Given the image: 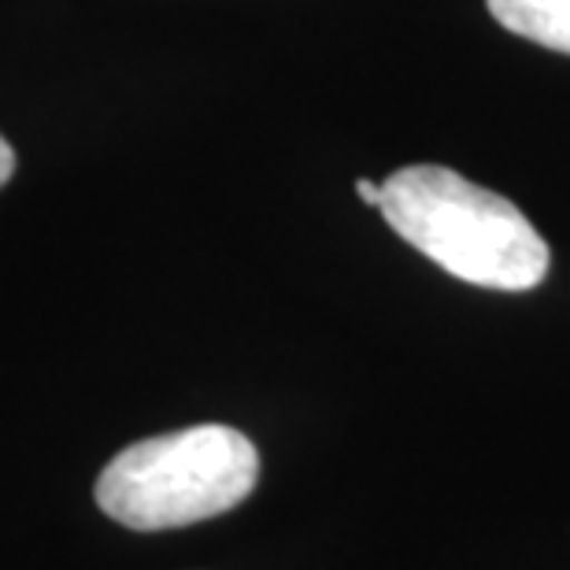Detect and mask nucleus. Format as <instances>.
<instances>
[{"instance_id": "nucleus-1", "label": "nucleus", "mask_w": 570, "mask_h": 570, "mask_svg": "<svg viewBox=\"0 0 570 570\" xmlns=\"http://www.w3.org/2000/svg\"><path fill=\"white\" fill-rule=\"evenodd\" d=\"M379 212L441 271L482 289L527 293L549 275V245L527 215L449 167H401L382 181Z\"/></svg>"}, {"instance_id": "nucleus-2", "label": "nucleus", "mask_w": 570, "mask_h": 570, "mask_svg": "<svg viewBox=\"0 0 570 570\" xmlns=\"http://www.w3.org/2000/svg\"><path fill=\"white\" fill-rule=\"evenodd\" d=\"M256 482V444L242 430L208 423L122 449L97 478V504L119 527L159 533L223 515Z\"/></svg>"}, {"instance_id": "nucleus-3", "label": "nucleus", "mask_w": 570, "mask_h": 570, "mask_svg": "<svg viewBox=\"0 0 570 570\" xmlns=\"http://www.w3.org/2000/svg\"><path fill=\"white\" fill-rule=\"evenodd\" d=\"M504 30L570 56V0H489Z\"/></svg>"}, {"instance_id": "nucleus-4", "label": "nucleus", "mask_w": 570, "mask_h": 570, "mask_svg": "<svg viewBox=\"0 0 570 570\" xmlns=\"http://www.w3.org/2000/svg\"><path fill=\"white\" fill-rule=\"evenodd\" d=\"M11 175H16V153H11V145L0 138V189L8 186Z\"/></svg>"}, {"instance_id": "nucleus-5", "label": "nucleus", "mask_w": 570, "mask_h": 570, "mask_svg": "<svg viewBox=\"0 0 570 570\" xmlns=\"http://www.w3.org/2000/svg\"><path fill=\"white\" fill-rule=\"evenodd\" d=\"M356 193H360L363 200L371 204V208H379V204H382V181H367V178H360V181H356Z\"/></svg>"}]
</instances>
